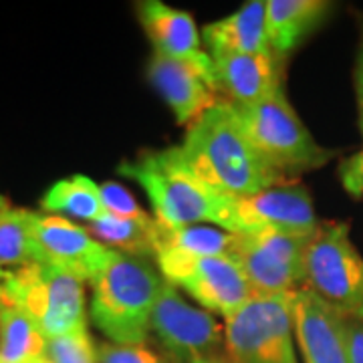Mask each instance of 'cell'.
<instances>
[{
	"label": "cell",
	"mask_w": 363,
	"mask_h": 363,
	"mask_svg": "<svg viewBox=\"0 0 363 363\" xmlns=\"http://www.w3.org/2000/svg\"><path fill=\"white\" fill-rule=\"evenodd\" d=\"M40 208L45 214L71 216L77 220L95 222L105 214L99 186L87 176H71L55 182L40 198Z\"/></svg>",
	"instance_id": "21"
},
{
	"label": "cell",
	"mask_w": 363,
	"mask_h": 363,
	"mask_svg": "<svg viewBox=\"0 0 363 363\" xmlns=\"http://www.w3.org/2000/svg\"><path fill=\"white\" fill-rule=\"evenodd\" d=\"M99 192H101V202H104L107 214H113L119 218H131V220H143L150 216L147 212H143L140 208L130 190H125L123 186H119L116 182L101 184Z\"/></svg>",
	"instance_id": "25"
},
{
	"label": "cell",
	"mask_w": 363,
	"mask_h": 363,
	"mask_svg": "<svg viewBox=\"0 0 363 363\" xmlns=\"http://www.w3.org/2000/svg\"><path fill=\"white\" fill-rule=\"evenodd\" d=\"M0 303L25 311L47 341L87 329L83 283L39 260L9 272Z\"/></svg>",
	"instance_id": "4"
},
{
	"label": "cell",
	"mask_w": 363,
	"mask_h": 363,
	"mask_svg": "<svg viewBox=\"0 0 363 363\" xmlns=\"http://www.w3.org/2000/svg\"><path fill=\"white\" fill-rule=\"evenodd\" d=\"M6 208H11V204H9V200L4 196L0 194V210H6Z\"/></svg>",
	"instance_id": "31"
},
{
	"label": "cell",
	"mask_w": 363,
	"mask_h": 363,
	"mask_svg": "<svg viewBox=\"0 0 363 363\" xmlns=\"http://www.w3.org/2000/svg\"><path fill=\"white\" fill-rule=\"evenodd\" d=\"M339 176L343 182V188L351 196L363 198V147L341 164Z\"/></svg>",
	"instance_id": "27"
},
{
	"label": "cell",
	"mask_w": 363,
	"mask_h": 363,
	"mask_svg": "<svg viewBox=\"0 0 363 363\" xmlns=\"http://www.w3.org/2000/svg\"><path fill=\"white\" fill-rule=\"evenodd\" d=\"M119 174L142 186L157 224L188 226L212 222L218 226L226 196L214 192L196 176L182 156L180 145L145 152L133 162H123Z\"/></svg>",
	"instance_id": "3"
},
{
	"label": "cell",
	"mask_w": 363,
	"mask_h": 363,
	"mask_svg": "<svg viewBox=\"0 0 363 363\" xmlns=\"http://www.w3.org/2000/svg\"><path fill=\"white\" fill-rule=\"evenodd\" d=\"M91 283V317L116 345H143L164 281L138 257L113 250Z\"/></svg>",
	"instance_id": "2"
},
{
	"label": "cell",
	"mask_w": 363,
	"mask_h": 363,
	"mask_svg": "<svg viewBox=\"0 0 363 363\" xmlns=\"http://www.w3.org/2000/svg\"><path fill=\"white\" fill-rule=\"evenodd\" d=\"M192 363H234L228 355L226 357H220V355H212V357H204V359H196Z\"/></svg>",
	"instance_id": "30"
},
{
	"label": "cell",
	"mask_w": 363,
	"mask_h": 363,
	"mask_svg": "<svg viewBox=\"0 0 363 363\" xmlns=\"http://www.w3.org/2000/svg\"><path fill=\"white\" fill-rule=\"evenodd\" d=\"M236 116L260 156L285 176L321 168L333 157L331 150L315 142L283 89L260 104L236 107Z\"/></svg>",
	"instance_id": "5"
},
{
	"label": "cell",
	"mask_w": 363,
	"mask_h": 363,
	"mask_svg": "<svg viewBox=\"0 0 363 363\" xmlns=\"http://www.w3.org/2000/svg\"><path fill=\"white\" fill-rule=\"evenodd\" d=\"M236 234L214 226H162L156 222L154 247L157 252H176L184 257H233Z\"/></svg>",
	"instance_id": "19"
},
{
	"label": "cell",
	"mask_w": 363,
	"mask_h": 363,
	"mask_svg": "<svg viewBox=\"0 0 363 363\" xmlns=\"http://www.w3.org/2000/svg\"><path fill=\"white\" fill-rule=\"evenodd\" d=\"M35 260L51 264L75 279L91 281L111 259L113 248L93 238L87 228L55 214L30 212Z\"/></svg>",
	"instance_id": "13"
},
{
	"label": "cell",
	"mask_w": 363,
	"mask_h": 363,
	"mask_svg": "<svg viewBox=\"0 0 363 363\" xmlns=\"http://www.w3.org/2000/svg\"><path fill=\"white\" fill-rule=\"evenodd\" d=\"M212 59L220 91L236 107L260 104L281 89L277 55H220Z\"/></svg>",
	"instance_id": "15"
},
{
	"label": "cell",
	"mask_w": 363,
	"mask_h": 363,
	"mask_svg": "<svg viewBox=\"0 0 363 363\" xmlns=\"http://www.w3.org/2000/svg\"><path fill=\"white\" fill-rule=\"evenodd\" d=\"M99 363H166L157 353L143 345H116L101 343L97 347Z\"/></svg>",
	"instance_id": "26"
},
{
	"label": "cell",
	"mask_w": 363,
	"mask_h": 363,
	"mask_svg": "<svg viewBox=\"0 0 363 363\" xmlns=\"http://www.w3.org/2000/svg\"><path fill=\"white\" fill-rule=\"evenodd\" d=\"M347 347L350 363H363V323L347 319Z\"/></svg>",
	"instance_id": "28"
},
{
	"label": "cell",
	"mask_w": 363,
	"mask_h": 363,
	"mask_svg": "<svg viewBox=\"0 0 363 363\" xmlns=\"http://www.w3.org/2000/svg\"><path fill=\"white\" fill-rule=\"evenodd\" d=\"M152 331L164 350L178 362L212 357L224 339V327L210 311L192 307L178 286L164 281L152 313Z\"/></svg>",
	"instance_id": "12"
},
{
	"label": "cell",
	"mask_w": 363,
	"mask_h": 363,
	"mask_svg": "<svg viewBox=\"0 0 363 363\" xmlns=\"http://www.w3.org/2000/svg\"><path fill=\"white\" fill-rule=\"evenodd\" d=\"M291 298L293 293L255 295L226 319L224 343L234 363H297Z\"/></svg>",
	"instance_id": "7"
},
{
	"label": "cell",
	"mask_w": 363,
	"mask_h": 363,
	"mask_svg": "<svg viewBox=\"0 0 363 363\" xmlns=\"http://www.w3.org/2000/svg\"><path fill=\"white\" fill-rule=\"evenodd\" d=\"M147 77L180 125H192L222 101L216 65L210 52H196L184 59L154 52Z\"/></svg>",
	"instance_id": "11"
},
{
	"label": "cell",
	"mask_w": 363,
	"mask_h": 363,
	"mask_svg": "<svg viewBox=\"0 0 363 363\" xmlns=\"http://www.w3.org/2000/svg\"><path fill=\"white\" fill-rule=\"evenodd\" d=\"M156 260L164 281L184 289L206 311L218 313L224 319L255 297L242 267L230 255L184 257L176 252H157Z\"/></svg>",
	"instance_id": "9"
},
{
	"label": "cell",
	"mask_w": 363,
	"mask_h": 363,
	"mask_svg": "<svg viewBox=\"0 0 363 363\" xmlns=\"http://www.w3.org/2000/svg\"><path fill=\"white\" fill-rule=\"evenodd\" d=\"M202 39L210 57L274 55L267 35V0H250L236 13L206 25Z\"/></svg>",
	"instance_id": "16"
},
{
	"label": "cell",
	"mask_w": 363,
	"mask_h": 363,
	"mask_svg": "<svg viewBox=\"0 0 363 363\" xmlns=\"http://www.w3.org/2000/svg\"><path fill=\"white\" fill-rule=\"evenodd\" d=\"M355 99H357V116H359V130L363 135V33L362 43H359V51H357V59H355Z\"/></svg>",
	"instance_id": "29"
},
{
	"label": "cell",
	"mask_w": 363,
	"mask_h": 363,
	"mask_svg": "<svg viewBox=\"0 0 363 363\" xmlns=\"http://www.w3.org/2000/svg\"><path fill=\"white\" fill-rule=\"evenodd\" d=\"M180 150L196 176L222 196H250L289 184V176L271 166L248 140L228 101L196 119Z\"/></svg>",
	"instance_id": "1"
},
{
	"label": "cell",
	"mask_w": 363,
	"mask_h": 363,
	"mask_svg": "<svg viewBox=\"0 0 363 363\" xmlns=\"http://www.w3.org/2000/svg\"><path fill=\"white\" fill-rule=\"evenodd\" d=\"M47 359V339L18 307L0 303V363H40Z\"/></svg>",
	"instance_id": "20"
},
{
	"label": "cell",
	"mask_w": 363,
	"mask_h": 363,
	"mask_svg": "<svg viewBox=\"0 0 363 363\" xmlns=\"http://www.w3.org/2000/svg\"><path fill=\"white\" fill-rule=\"evenodd\" d=\"M331 4L325 0H267V35L281 59L321 25Z\"/></svg>",
	"instance_id": "18"
},
{
	"label": "cell",
	"mask_w": 363,
	"mask_h": 363,
	"mask_svg": "<svg viewBox=\"0 0 363 363\" xmlns=\"http://www.w3.org/2000/svg\"><path fill=\"white\" fill-rule=\"evenodd\" d=\"M89 233L95 234L97 240L104 242L105 247L113 248L117 252L138 259L156 257V247H154L156 218L152 216L143 220H131L105 212L99 220L91 222Z\"/></svg>",
	"instance_id": "22"
},
{
	"label": "cell",
	"mask_w": 363,
	"mask_h": 363,
	"mask_svg": "<svg viewBox=\"0 0 363 363\" xmlns=\"http://www.w3.org/2000/svg\"><path fill=\"white\" fill-rule=\"evenodd\" d=\"M47 357L51 363H99L87 329L47 341Z\"/></svg>",
	"instance_id": "24"
},
{
	"label": "cell",
	"mask_w": 363,
	"mask_h": 363,
	"mask_svg": "<svg viewBox=\"0 0 363 363\" xmlns=\"http://www.w3.org/2000/svg\"><path fill=\"white\" fill-rule=\"evenodd\" d=\"M30 262H35L30 210L13 206L0 210V269L14 271Z\"/></svg>",
	"instance_id": "23"
},
{
	"label": "cell",
	"mask_w": 363,
	"mask_h": 363,
	"mask_svg": "<svg viewBox=\"0 0 363 363\" xmlns=\"http://www.w3.org/2000/svg\"><path fill=\"white\" fill-rule=\"evenodd\" d=\"M311 238L274 228L236 234L233 257L242 267L255 295L293 293L307 283Z\"/></svg>",
	"instance_id": "8"
},
{
	"label": "cell",
	"mask_w": 363,
	"mask_h": 363,
	"mask_svg": "<svg viewBox=\"0 0 363 363\" xmlns=\"http://www.w3.org/2000/svg\"><path fill=\"white\" fill-rule=\"evenodd\" d=\"M307 286L363 323V255L351 242L350 222H321L307 248Z\"/></svg>",
	"instance_id": "6"
},
{
	"label": "cell",
	"mask_w": 363,
	"mask_h": 363,
	"mask_svg": "<svg viewBox=\"0 0 363 363\" xmlns=\"http://www.w3.org/2000/svg\"><path fill=\"white\" fill-rule=\"evenodd\" d=\"M138 16L156 55L184 59L202 52V40L194 16L160 0L138 4Z\"/></svg>",
	"instance_id": "17"
},
{
	"label": "cell",
	"mask_w": 363,
	"mask_h": 363,
	"mask_svg": "<svg viewBox=\"0 0 363 363\" xmlns=\"http://www.w3.org/2000/svg\"><path fill=\"white\" fill-rule=\"evenodd\" d=\"M319 226L309 192L297 184H281L250 196H226L216 228L233 234L274 228L315 236Z\"/></svg>",
	"instance_id": "10"
},
{
	"label": "cell",
	"mask_w": 363,
	"mask_h": 363,
	"mask_svg": "<svg viewBox=\"0 0 363 363\" xmlns=\"http://www.w3.org/2000/svg\"><path fill=\"white\" fill-rule=\"evenodd\" d=\"M291 317L303 363H350L347 317L309 286L293 291Z\"/></svg>",
	"instance_id": "14"
}]
</instances>
